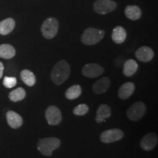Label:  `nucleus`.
<instances>
[{
    "label": "nucleus",
    "mask_w": 158,
    "mask_h": 158,
    "mask_svg": "<svg viewBox=\"0 0 158 158\" xmlns=\"http://www.w3.org/2000/svg\"><path fill=\"white\" fill-rule=\"evenodd\" d=\"M70 74V64L65 60H60L54 65L51 70V78L55 84L60 85L69 78Z\"/></svg>",
    "instance_id": "obj_1"
},
{
    "label": "nucleus",
    "mask_w": 158,
    "mask_h": 158,
    "mask_svg": "<svg viewBox=\"0 0 158 158\" xmlns=\"http://www.w3.org/2000/svg\"><path fill=\"white\" fill-rule=\"evenodd\" d=\"M61 141L55 137L40 139L37 143V149L45 156H51L53 152L60 147Z\"/></svg>",
    "instance_id": "obj_2"
},
{
    "label": "nucleus",
    "mask_w": 158,
    "mask_h": 158,
    "mask_svg": "<svg viewBox=\"0 0 158 158\" xmlns=\"http://www.w3.org/2000/svg\"><path fill=\"white\" fill-rule=\"evenodd\" d=\"M105 31L101 29L89 27L85 29L81 35V42L86 45H93L104 37Z\"/></svg>",
    "instance_id": "obj_3"
},
{
    "label": "nucleus",
    "mask_w": 158,
    "mask_h": 158,
    "mask_svg": "<svg viewBox=\"0 0 158 158\" xmlns=\"http://www.w3.org/2000/svg\"><path fill=\"white\" fill-rule=\"evenodd\" d=\"M59 30V22L54 17H49L43 23L41 31L43 36L46 39H53L56 37Z\"/></svg>",
    "instance_id": "obj_4"
},
{
    "label": "nucleus",
    "mask_w": 158,
    "mask_h": 158,
    "mask_svg": "<svg viewBox=\"0 0 158 158\" xmlns=\"http://www.w3.org/2000/svg\"><path fill=\"white\" fill-rule=\"evenodd\" d=\"M147 110L146 105L141 101L135 102L127 110V116L131 121L137 122L144 116Z\"/></svg>",
    "instance_id": "obj_5"
},
{
    "label": "nucleus",
    "mask_w": 158,
    "mask_h": 158,
    "mask_svg": "<svg viewBox=\"0 0 158 158\" xmlns=\"http://www.w3.org/2000/svg\"><path fill=\"white\" fill-rule=\"evenodd\" d=\"M124 137V133L122 130L118 128L105 130L100 134V141L104 143H110L120 141Z\"/></svg>",
    "instance_id": "obj_6"
},
{
    "label": "nucleus",
    "mask_w": 158,
    "mask_h": 158,
    "mask_svg": "<svg viewBox=\"0 0 158 158\" xmlns=\"http://www.w3.org/2000/svg\"><path fill=\"white\" fill-rule=\"evenodd\" d=\"M116 3L112 0H97L94 4V10L98 14L105 15L116 8Z\"/></svg>",
    "instance_id": "obj_7"
},
{
    "label": "nucleus",
    "mask_w": 158,
    "mask_h": 158,
    "mask_svg": "<svg viewBox=\"0 0 158 158\" xmlns=\"http://www.w3.org/2000/svg\"><path fill=\"white\" fill-rule=\"evenodd\" d=\"M45 118L50 125H58L62 122V116L61 110L54 106H50L45 110Z\"/></svg>",
    "instance_id": "obj_8"
},
{
    "label": "nucleus",
    "mask_w": 158,
    "mask_h": 158,
    "mask_svg": "<svg viewBox=\"0 0 158 158\" xmlns=\"http://www.w3.org/2000/svg\"><path fill=\"white\" fill-rule=\"evenodd\" d=\"M104 73V69L101 65L96 63H89L85 64L82 68V74L85 77L94 78L101 76Z\"/></svg>",
    "instance_id": "obj_9"
},
{
    "label": "nucleus",
    "mask_w": 158,
    "mask_h": 158,
    "mask_svg": "<svg viewBox=\"0 0 158 158\" xmlns=\"http://www.w3.org/2000/svg\"><path fill=\"white\" fill-rule=\"evenodd\" d=\"M158 137L155 133H149L141 138L140 142V146L144 151H151L157 144Z\"/></svg>",
    "instance_id": "obj_10"
},
{
    "label": "nucleus",
    "mask_w": 158,
    "mask_h": 158,
    "mask_svg": "<svg viewBox=\"0 0 158 158\" xmlns=\"http://www.w3.org/2000/svg\"><path fill=\"white\" fill-rule=\"evenodd\" d=\"M135 57L142 62H148L154 58V51L148 46H142L135 51Z\"/></svg>",
    "instance_id": "obj_11"
},
{
    "label": "nucleus",
    "mask_w": 158,
    "mask_h": 158,
    "mask_svg": "<svg viewBox=\"0 0 158 158\" xmlns=\"http://www.w3.org/2000/svg\"><path fill=\"white\" fill-rule=\"evenodd\" d=\"M110 86V81L108 77H103L98 81L94 83L92 86L93 92L97 94H102L109 89Z\"/></svg>",
    "instance_id": "obj_12"
},
{
    "label": "nucleus",
    "mask_w": 158,
    "mask_h": 158,
    "mask_svg": "<svg viewBox=\"0 0 158 158\" xmlns=\"http://www.w3.org/2000/svg\"><path fill=\"white\" fill-rule=\"evenodd\" d=\"M135 89V86L133 83L127 82L124 83L120 86L118 91V98L122 100H127L133 94Z\"/></svg>",
    "instance_id": "obj_13"
},
{
    "label": "nucleus",
    "mask_w": 158,
    "mask_h": 158,
    "mask_svg": "<svg viewBox=\"0 0 158 158\" xmlns=\"http://www.w3.org/2000/svg\"><path fill=\"white\" fill-rule=\"evenodd\" d=\"M7 123L12 128L17 129L21 127L23 124V118L19 114L13 110H10L6 114Z\"/></svg>",
    "instance_id": "obj_14"
},
{
    "label": "nucleus",
    "mask_w": 158,
    "mask_h": 158,
    "mask_svg": "<svg viewBox=\"0 0 158 158\" xmlns=\"http://www.w3.org/2000/svg\"><path fill=\"white\" fill-rule=\"evenodd\" d=\"M111 115V110L108 105L102 104L99 106L98 110H97L96 122L98 123L106 122V118H109Z\"/></svg>",
    "instance_id": "obj_15"
},
{
    "label": "nucleus",
    "mask_w": 158,
    "mask_h": 158,
    "mask_svg": "<svg viewBox=\"0 0 158 158\" xmlns=\"http://www.w3.org/2000/svg\"><path fill=\"white\" fill-rule=\"evenodd\" d=\"M112 40L116 44H122L127 38V32L126 30L121 26H117L114 29L111 35Z\"/></svg>",
    "instance_id": "obj_16"
},
{
    "label": "nucleus",
    "mask_w": 158,
    "mask_h": 158,
    "mask_svg": "<svg viewBox=\"0 0 158 158\" xmlns=\"http://www.w3.org/2000/svg\"><path fill=\"white\" fill-rule=\"evenodd\" d=\"M126 17L132 21H136L141 19V10L137 5H128L124 10Z\"/></svg>",
    "instance_id": "obj_17"
},
{
    "label": "nucleus",
    "mask_w": 158,
    "mask_h": 158,
    "mask_svg": "<svg viewBox=\"0 0 158 158\" xmlns=\"http://www.w3.org/2000/svg\"><path fill=\"white\" fill-rule=\"evenodd\" d=\"M15 22L14 19L8 18L0 22V35H7L10 34L15 28Z\"/></svg>",
    "instance_id": "obj_18"
},
{
    "label": "nucleus",
    "mask_w": 158,
    "mask_h": 158,
    "mask_svg": "<svg viewBox=\"0 0 158 158\" xmlns=\"http://www.w3.org/2000/svg\"><path fill=\"white\" fill-rule=\"evenodd\" d=\"M138 68V63L134 59H128L124 64L123 73L125 76L131 77L137 72Z\"/></svg>",
    "instance_id": "obj_19"
},
{
    "label": "nucleus",
    "mask_w": 158,
    "mask_h": 158,
    "mask_svg": "<svg viewBox=\"0 0 158 158\" xmlns=\"http://www.w3.org/2000/svg\"><path fill=\"white\" fill-rule=\"evenodd\" d=\"M15 55L14 47L9 44L0 45V57L5 59L13 58Z\"/></svg>",
    "instance_id": "obj_20"
},
{
    "label": "nucleus",
    "mask_w": 158,
    "mask_h": 158,
    "mask_svg": "<svg viewBox=\"0 0 158 158\" xmlns=\"http://www.w3.org/2000/svg\"><path fill=\"white\" fill-rule=\"evenodd\" d=\"M21 79L26 85L33 86L36 83V77L32 72L29 70H23L21 72Z\"/></svg>",
    "instance_id": "obj_21"
},
{
    "label": "nucleus",
    "mask_w": 158,
    "mask_h": 158,
    "mask_svg": "<svg viewBox=\"0 0 158 158\" xmlns=\"http://www.w3.org/2000/svg\"><path fill=\"white\" fill-rule=\"evenodd\" d=\"M82 89L81 86L78 84L73 85L70 88H68L65 92V97L68 100H75V99L78 98L81 94Z\"/></svg>",
    "instance_id": "obj_22"
},
{
    "label": "nucleus",
    "mask_w": 158,
    "mask_h": 158,
    "mask_svg": "<svg viewBox=\"0 0 158 158\" xmlns=\"http://www.w3.org/2000/svg\"><path fill=\"white\" fill-rule=\"evenodd\" d=\"M26 97V91L24 89L19 87L10 92L9 99L13 102L21 101Z\"/></svg>",
    "instance_id": "obj_23"
},
{
    "label": "nucleus",
    "mask_w": 158,
    "mask_h": 158,
    "mask_svg": "<svg viewBox=\"0 0 158 158\" xmlns=\"http://www.w3.org/2000/svg\"><path fill=\"white\" fill-rule=\"evenodd\" d=\"M89 111V106L86 104H80L73 109V114L76 116H84Z\"/></svg>",
    "instance_id": "obj_24"
},
{
    "label": "nucleus",
    "mask_w": 158,
    "mask_h": 158,
    "mask_svg": "<svg viewBox=\"0 0 158 158\" xmlns=\"http://www.w3.org/2000/svg\"><path fill=\"white\" fill-rule=\"evenodd\" d=\"M17 84V79L15 77L5 76L3 80V85L6 88H13Z\"/></svg>",
    "instance_id": "obj_25"
},
{
    "label": "nucleus",
    "mask_w": 158,
    "mask_h": 158,
    "mask_svg": "<svg viewBox=\"0 0 158 158\" xmlns=\"http://www.w3.org/2000/svg\"><path fill=\"white\" fill-rule=\"evenodd\" d=\"M3 71H4V64L0 62V79L3 76Z\"/></svg>",
    "instance_id": "obj_26"
}]
</instances>
